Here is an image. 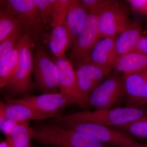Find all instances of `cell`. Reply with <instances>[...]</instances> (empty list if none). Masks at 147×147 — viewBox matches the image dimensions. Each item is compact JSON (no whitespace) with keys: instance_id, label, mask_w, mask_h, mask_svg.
<instances>
[{"instance_id":"1","label":"cell","mask_w":147,"mask_h":147,"mask_svg":"<svg viewBox=\"0 0 147 147\" xmlns=\"http://www.w3.org/2000/svg\"><path fill=\"white\" fill-rule=\"evenodd\" d=\"M32 139L45 145L59 147H113L80 131L63 128L54 123L33 128Z\"/></svg>"},{"instance_id":"2","label":"cell","mask_w":147,"mask_h":147,"mask_svg":"<svg viewBox=\"0 0 147 147\" xmlns=\"http://www.w3.org/2000/svg\"><path fill=\"white\" fill-rule=\"evenodd\" d=\"M147 116V109L138 108H118L113 109L88 110L55 119L67 121H80L105 126L115 127L128 123Z\"/></svg>"},{"instance_id":"3","label":"cell","mask_w":147,"mask_h":147,"mask_svg":"<svg viewBox=\"0 0 147 147\" xmlns=\"http://www.w3.org/2000/svg\"><path fill=\"white\" fill-rule=\"evenodd\" d=\"M53 123L63 128L72 129L85 133L111 146L137 147L140 145L131 134L110 127L84 122L59 121L55 119Z\"/></svg>"},{"instance_id":"4","label":"cell","mask_w":147,"mask_h":147,"mask_svg":"<svg viewBox=\"0 0 147 147\" xmlns=\"http://www.w3.org/2000/svg\"><path fill=\"white\" fill-rule=\"evenodd\" d=\"M32 33L28 32L21 48L18 69L7 86L4 96L13 98L16 96L26 94L34 88L31 76L33 71V38Z\"/></svg>"},{"instance_id":"5","label":"cell","mask_w":147,"mask_h":147,"mask_svg":"<svg viewBox=\"0 0 147 147\" xmlns=\"http://www.w3.org/2000/svg\"><path fill=\"white\" fill-rule=\"evenodd\" d=\"M33 73L35 84L42 94L58 92L59 74L57 67L40 46H36L35 49Z\"/></svg>"},{"instance_id":"6","label":"cell","mask_w":147,"mask_h":147,"mask_svg":"<svg viewBox=\"0 0 147 147\" xmlns=\"http://www.w3.org/2000/svg\"><path fill=\"white\" fill-rule=\"evenodd\" d=\"M115 71L96 87L90 95L89 106L95 110H109L116 104L123 86V74Z\"/></svg>"},{"instance_id":"7","label":"cell","mask_w":147,"mask_h":147,"mask_svg":"<svg viewBox=\"0 0 147 147\" xmlns=\"http://www.w3.org/2000/svg\"><path fill=\"white\" fill-rule=\"evenodd\" d=\"M98 17L90 14L87 16L69 60L73 67L86 59L96 43L101 39L98 30Z\"/></svg>"},{"instance_id":"8","label":"cell","mask_w":147,"mask_h":147,"mask_svg":"<svg viewBox=\"0 0 147 147\" xmlns=\"http://www.w3.org/2000/svg\"><path fill=\"white\" fill-rule=\"evenodd\" d=\"M128 9L116 1L98 17L101 38L117 36L130 23Z\"/></svg>"},{"instance_id":"9","label":"cell","mask_w":147,"mask_h":147,"mask_svg":"<svg viewBox=\"0 0 147 147\" xmlns=\"http://www.w3.org/2000/svg\"><path fill=\"white\" fill-rule=\"evenodd\" d=\"M55 63L59 71L60 93L70 99L73 104L87 110L89 105L79 88L73 65L65 58L57 59Z\"/></svg>"},{"instance_id":"10","label":"cell","mask_w":147,"mask_h":147,"mask_svg":"<svg viewBox=\"0 0 147 147\" xmlns=\"http://www.w3.org/2000/svg\"><path fill=\"white\" fill-rule=\"evenodd\" d=\"M75 74L79 88L88 105V98L92 92L102 83L112 69L93 63L86 59L75 66Z\"/></svg>"},{"instance_id":"11","label":"cell","mask_w":147,"mask_h":147,"mask_svg":"<svg viewBox=\"0 0 147 147\" xmlns=\"http://www.w3.org/2000/svg\"><path fill=\"white\" fill-rule=\"evenodd\" d=\"M13 101L25 104L41 113L60 117L61 113L72 101L60 93L42 94L38 96H26L19 99L11 98Z\"/></svg>"},{"instance_id":"12","label":"cell","mask_w":147,"mask_h":147,"mask_svg":"<svg viewBox=\"0 0 147 147\" xmlns=\"http://www.w3.org/2000/svg\"><path fill=\"white\" fill-rule=\"evenodd\" d=\"M127 108H138L147 103V70L123 76V86Z\"/></svg>"},{"instance_id":"13","label":"cell","mask_w":147,"mask_h":147,"mask_svg":"<svg viewBox=\"0 0 147 147\" xmlns=\"http://www.w3.org/2000/svg\"><path fill=\"white\" fill-rule=\"evenodd\" d=\"M118 36L101 38L96 43L87 59L97 65L113 70L119 59L116 47Z\"/></svg>"},{"instance_id":"14","label":"cell","mask_w":147,"mask_h":147,"mask_svg":"<svg viewBox=\"0 0 147 147\" xmlns=\"http://www.w3.org/2000/svg\"><path fill=\"white\" fill-rule=\"evenodd\" d=\"M4 1L6 5L4 8L30 24L32 30H37L36 27L38 29L40 24H43L36 0H8Z\"/></svg>"},{"instance_id":"15","label":"cell","mask_w":147,"mask_h":147,"mask_svg":"<svg viewBox=\"0 0 147 147\" xmlns=\"http://www.w3.org/2000/svg\"><path fill=\"white\" fill-rule=\"evenodd\" d=\"M4 97L5 100V110L7 119L22 122L55 118L53 115L41 113L28 105L15 102L11 98Z\"/></svg>"},{"instance_id":"16","label":"cell","mask_w":147,"mask_h":147,"mask_svg":"<svg viewBox=\"0 0 147 147\" xmlns=\"http://www.w3.org/2000/svg\"><path fill=\"white\" fill-rule=\"evenodd\" d=\"M143 34L139 22L131 21L116 39V47L119 59L130 53L139 40L144 36Z\"/></svg>"},{"instance_id":"17","label":"cell","mask_w":147,"mask_h":147,"mask_svg":"<svg viewBox=\"0 0 147 147\" xmlns=\"http://www.w3.org/2000/svg\"><path fill=\"white\" fill-rule=\"evenodd\" d=\"M89 14L81 1L71 0L66 17L65 24L70 34L71 44H74L76 41L79 32Z\"/></svg>"},{"instance_id":"18","label":"cell","mask_w":147,"mask_h":147,"mask_svg":"<svg viewBox=\"0 0 147 147\" xmlns=\"http://www.w3.org/2000/svg\"><path fill=\"white\" fill-rule=\"evenodd\" d=\"M115 71L123 76L147 70V54L131 52L119 58L115 65Z\"/></svg>"},{"instance_id":"19","label":"cell","mask_w":147,"mask_h":147,"mask_svg":"<svg viewBox=\"0 0 147 147\" xmlns=\"http://www.w3.org/2000/svg\"><path fill=\"white\" fill-rule=\"evenodd\" d=\"M26 34L18 40L5 60L0 65L1 88L7 86L18 69L20 62L21 49Z\"/></svg>"},{"instance_id":"20","label":"cell","mask_w":147,"mask_h":147,"mask_svg":"<svg viewBox=\"0 0 147 147\" xmlns=\"http://www.w3.org/2000/svg\"><path fill=\"white\" fill-rule=\"evenodd\" d=\"M71 44V36L65 24L53 29L48 47L57 59L65 58V50Z\"/></svg>"},{"instance_id":"21","label":"cell","mask_w":147,"mask_h":147,"mask_svg":"<svg viewBox=\"0 0 147 147\" xmlns=\"http://www.w3.org/2000/svg\"><path fill=\"white\" fill-rule=\"evenodd\" d=\"M29 122H21L10 136L6 137L10 147H32L31 140L32 127L30 126Z\"/></svg>"},{"instance_id":"22","label":"cell","mask_w":147,"mask_h":147,"mask_svg":"<svg viewBox=\"0 0 147 147\" xmlns=\"http://www.w3.org/2000/svg\"><path fill=\"white\" fill-rule=\"evenodd\" d=\"M24 23L29 24L23 18L11 13L5 8H1L0 11V42L1 43L11 34L19 25Z\"/></svg>"},{"instance_id":"23","label":"cell","mask_w":147,"mask_h":147,"mask_svg":"<svg viewBox=\"0 0 147 147\" xmlns=\"http://www.w3.org/2000/svg\"><path fill=\"white\" fill-rule=\"evenodd\" d=\"M30 25L28 23L21 24L0 45V65L3 62L13 49L17 41L28 32H31Z\"/></svg>"},{"instance_id":"24","label":"cell","mask_w":147,"mask_h":147,"mask_svg":"<svg viewBox=\"0 0 147 147\" xmlns=\"http://www.w3.org/2000/svg\"><path fill=\"white\" fill-rule=\"evenodd\" d=\"M52 6L51 25L53 28L65 24L71 0H49Z\"/></svg>"},{"instance_id":"25","label":"cell","mask_w":147,"mask_h":147,"mask_svg":"<svg viewBox=\"0 0 147 147\" xmlns=\"http://www.w3.org/2000/svg\"><path fill=\"white\" fill-rule=\"evenodd\" d=\"M139 138H147V116L128 123L114 127Z\"/></svg>"},{"instance_id":"26","label":"cell","mask_w":147,"mask_h":147,"mask_svg":"<svg viewBox=\"0 0 147 147\" xmlns=\"http://www.w3.org/2000/svg\"><path fill=\"white\" fill-rule=\"evenodd\" d=\"M81 1L90 14L98 16L115 1L111 0H82Z\"/></svg>"},{"instance_id":"27","label":"cell","mask_w":147,"mask_h":147,"mask_svg":"<svg viewBox=\"0 0 147 147\" xmlns=\"http://www.w3.org/2000/svg\"><path fill=\"white\" fill-rule=\"evenodd\" d=\"M43 24L52 20V6L49 0H36Z\"/></svg>"},{"instance_id":"28","label":"cell","mask_w":147,"mask_h":147,"mask_svg":"<svg viewBox=\"0 0 147 147\" xmlns=\"http://www.w3.org/2000/svg\"><path fill=\"white\" fill-rule=\"evenodd\" d=\"M127 1L134 11L147 15V0H128Z\"/></svg>"},{"instance_id":"29","label":"cell","mask_w":147,"mask_h":147,"mask_svg":"<svg viewBox=\"0 0 147 147\" xmlns=\"http://www.w3.org/2000/svg\"><path fill=\"white\" fill-rule=\"evenodd\" d=\"M21 123L12 120L7 119L2 125L0 126V129L6 137L9 136L13 133L16 127Z\"/></svg>"},{"instance_id":"30","label":"cell","mask_w":147,"mask_h":147,"mask_svg":"<svg viewBox=\"0 0 147 147\" xmlns=\"http://www.w3.org/2000/svg\"><path fill=\"white\" fill-rule=\"evenodd\" d=\"M139 52L147 54V36H143L131 52Z\"/></svg>"},{"instance_id":"31","label":"cell","mask_w":147,"mask_h":147,"mask_svg":"<svg viewBox=\"0 0 147 147\" xmlns=\"http://www.w3.org/2000/svg\"><path fill=\"white\" fill-rule=\"evenodd\" d=\"M5 110V103L1 101L0 103V126L2 125L7 120Z\"/></svg>"},{"instance_id":"32","label":"cell","mask_w":147,"mask_h":147,"mask_svg":"<svg viewBox=\"0 0 147 147\" xmlns=\"http://www.w3.org/2000/svg\"><path fill=\"white\" fill-rule=\"evenodd\" d=\"M0 147H10L9 144L6 140L4 141L1 142L0 143Z\"/></svg>"},{"instance_id":"33","label":"cell","mask_w":147,"mask_h":147,"mask_svg":"<svg viewBox=\"0 0 147 147\" xmlns=\"http://www.w3.org/2000/svg\"><path fill=\"white\" fill-rule=\"evenodd\" d=\"M137 147H144L142 145V144H140L139 146Z\"/></svg>"},{"instance_id":"34","label":"cell","mask_w":147,"mask_h":147,"mask_svg":"<svg viewBox=\"0 0 147 147\" xmlns=\"http://www.w3.org/2000/svg\"><path fill=\"white\" fill-rule=\"evenodd\" d=\"M142 145L144 147H147V144H142Z\"/></svg>"}]
</instances>
